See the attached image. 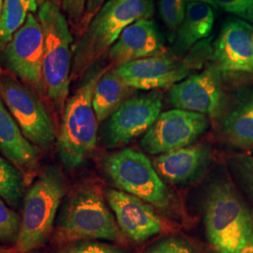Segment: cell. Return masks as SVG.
I'll return each instance as SVG.
<instances>
[{
    "mask_svg": "<svg viewBox=\"0 0 253 253\" xmlns=\"http://www.w3.org/2000/svg\"><path fill=\"white\" fill-rule=\"evenodd\" d=\"M152 0H108L91 19L73 47L72 76L78 77L109 52L123 30L140 19L153 16Z\"/></svg>",
    "mask_w": 253,
    "mask_h": 253,
    "instance_id": "obj_2",
    "label": "cell"
},
{
    "mask_svg": "<svg viewBox=\"0 0 253 253\" xmlns=\"http://www.w3.org/2000/svg\"><path fill=\"white\" fill-rule=\"evenodd\" d=\"M106 199L122 235L131 241L142 243L163 231V219L145 201L118 190H109Z\"/></svg>",
    "mask_w": 253,
    "mask_h": 253,
    "instance_id": "obj_14",
    "label": "cell"
},
{
    "mask_svg": "<svg viewBox=\"0 0 253 253\" xmlns=\"http://www.w3.org/2000/svg\"><path fill=\"white\" fill-rule=\"evenodd\" d=\"M204 220L210 253H240L253 234V212L226 180L211 186Z\"/></svg>",
    "mask_w": 253,
    "mask_h": 253,
    "instance_id": "obj_3",
    "label": "cell"
},
{
    "mask_svg": "<svg viewBox=\"0 0 253 253\" xmlns=\"http://www.w3.org/2000/svg\"><path fill=\"white\" fill-rule=\"evenodd\" d=\"M144 253H197L188 242L179 237H166L151 245Z\"/></svg>",
    "mask_w": 253,
    "mask_h": 253,
    "instance_id": "obj_27",
    "label": "cell"
},
{
    "mask_svg": "<svg viewBox=\"0 0 253 253\" xmlns=\"http://www.w3.org/2000/svg\"></svg>",
    "mask_w": 253,
    "mask_h": 253,
    "instance_id": "obj_35",
    "label": "cell"
},
{
    "mask_svg": "<svg viewBox=\"0 0 253 253\" xmlns=\"http://www.w3.org/2000/svg\"><path fill=\"white\" fill-rule=\"evenodd\" d=\"M87 0H62V9L71 21L77 24L83 21Z\"/></svg>",
    "mask_w": 253,
    "mask_h": 253,
    "instance_id": "obj_30",
    "label": "cell"
},
{
    "mask_svg": "<svg viewBox=\"0 0 253 253\" xmlns=\"http://www.w3.org/2000/svg\"><path fill=\"white\" fill-rule=\"evenodd\" d=\"M122 80L132 89L171 88L187 78L190 67L167 54H156L116 67Z\"/></svg>",
    "mask_w": 253,
    "mask_h": 253,
    "instance_id": "obj_12",
    "label": "cell"
},
{
    "mask_svg": "<svg viewBox=\"0 0 253 253\" xmlns=\"http://www.w3.org/2000/svg\"><path fill=\"white\" fill-rule=\"evenodd\" d=\"M134 89L130 88L118 75L116 68H110L101 75L93 92L92 105L98 122L108 119Z\"/></svg>",
    "mask_w": 253,
    "mask_h": 253,
    "instance_id": "obj_20",
    "label": "cell"
},
{
    "mask_svg": "<svg viewBox=\"0 0 253 253\" xmlns=\"http://www.w3.org/2000/svg\"><path fill=\"white\" fill-rule=\"evenodd\" d=\"M240 253H253V232Z\"/></svg>",
    "mask_w": 253,
    "mask_h": 253,
    "instance_id": "obj_32",
    "label": "cell"
},
{
    "mask_svg": "<svg viewBox=\"0 0 253 253\" xmlns=\"http://www.w3.org/2000/svg\"><path fill=\"white\" fill-rule=\"evenodd\" d=\"M59 253H126L124 250L113 245L94 242L80 241L65 248Z\"/></svg>",
    "mask_w": 253,
    "mask_h": 253,
    "instance_id": "obj_28",
    "label": "cell"
},
{
    "mask_svg": "<svg viewBox=\"0 0 253 253\" xmlns=\"http://www.w3.org/2000/svg\"><path fill=\"white\" fill-rule=\"evenodd\" d=\"M212 161V148L208 144H195L159 155L153 166L159 175L172 184L195 180Z\"/></svg>",
    "mask_w": 253,
    "mask_h": 253,
    "instance_id": "obj_17",
    "label": "cell"
},
{
    "mask_svg": "<svg viewBox=\"0 0 253 253\" xmlns=\"http://www.w3.org/2000/svg\"><path fill=\"white\" fill-rule=\"evenodd\" d=\"M106 70L93 73L66 103L57 151L61 163L69 170L79 167L96 146L99 122L92 98L97 83Z\"/></svg>",
    "mask_w": 253,
    "mask_h": 253,
    "instance_id": "obj_6",
    "label": "cell"
},
{
    "mask_svg": "<svg viewBox=\"0 0 253 253\" xmlns=\"http://www.w3.org/2000/svg\"><path fill=\"white\" fill-rule=\"evenodd\" d=\"M20 228L21 219L18 214L0 199V242L16 244Z\"/></svg>",
    "mask_w": 253,
    "mask_h": 253,
    "instance_id": "obj_24",
    "label": "cell"
},
{
    "mask_svg": "<svg viewBox=\"0 0 253 253\" xmlns=\"http://www.w3.org/2000/svg\"><path fill=\"white\" fill-rule=\"evenodd\" d=\"M66 190L63 172L54 165L46 167L30 187L24 200L21 228L15 244L19 253H30L49 240Z\"/></svg>",
    "mask_w": 253,
    "mask_h": 253,
    "instance_id": "obj_5",
    "label": "cell"
},
{
    "mask_svg": "<svg viewBox=\"0 0 253 253\" xmlns=\"http://www.w3.org/2000/svg\"><path fill=\"white\" fill-rule=\"evenodd\" d=\"M215 7L253 24V0H213Z\"/></svg>",
    "mask_w": 253,
    "mask_h": 253,
    "instance_id": "obj_26",
    "label": "cell"
},
{
    "mask_svg": "<svg viewBox=\"0 0 253 253\" xmlns=\"http://www.w3.org/2000/svg\"><path fill=\"white\" fill-rule=\"evenodd\" d=\"M3 3H4V0H0V16H1V10H2V7H3Z\"/></svg>",
    "mask_w": 253,
    "mask_h": 253,
    "instance_id": "obj_34",
    "label": "cell"
},
{
    "mask_svg": "<svg viewBox=\"0 0 253 253\" xmlns=\"http://www.w3.org/2000/svg\"><path fill=\"white\" fill-rule=\"evenodd\" d=\"M186 2H204V3H208L210 4L212 7H215V4L213 2V0H186Z\"/></svg>",
    "mask_w": 253,
    "mask_h": 253,
    "instance_id": "obj_33",
    "label": "cell"
},
{
    "mask_svg": "<svg viewBox=\"0 0 253 253\" xmlns=\"http://www.w3.org/2000/svg\"><path fill=\"white\" fill-rule=\"evenodd\" d=\"M122 233L112 214L100 187L84 184L70 193L54 232L58 244L80 241H122Z\"/></svg>",
    "mask_w": 253,
    "mask_h": 253,
    "instance_id": "obj_1",
    "label": "cell"
},
{
    "mask_svg": "<svg viewBox=\"0 0 253 253\" xmlns=\"http://www.w3.org/2000/svg\"><path fill=\"white\" fill-rule=\"evenodd\" d=\"M220 74L213 66L175 84L169 91L170 102L175 109L217 117L223 104Z\"/></svg>",
    "mask_w": 253,
    "mask_h": 253,
    "instance_id": "obj_13",
    "label": "cell"
},
{
    "mask_svg": "<svg viewBox=\"0 0 253 253\" xmlns=\"http://www.w3.org/2000/svg\"><path fill=\"white\" fill-rule=\"evenodd\" d=\"M222 132L236 146L253 145V95L241 100L222 122Z\"/></svg>",
    "mask_w": 253,
    "mask_h": 253,
    "instance_id": "obj_21",
    "label": "cell"
},
{
    "mask_svg": "<svg viewBox=\"0 0 253 253\" xmlns=\"http://www.w3.org/2000/svg\"><path fill=\"white\" fill-rule=\"evenodd\" d=\"M164 38L151 19H140L126 27L109 50L110 61L115 67L161 54Z\"/></svg>",
    "mask_w": 253,
    "mask_h": 253,
    "instance_id": "obj_16",
    "label": "cell"
},
{
    "mask_svg": "<svg viewBox=\"0 0 253 253\" xmlns=\"http://www.w3.org/2000/svg\"><path fill=\"white\" fill-rule=\"evenodd\" d=\"M38 19L42 27L44 56L42 78L45 93L57 112H63L70 90L73 67V37L59 6L51 0L42 3Z\"/></svg>",
    "mask_w": 253,
    "mask_h": 253,
    "instance_id": "obj_4",
    "label": "cell"
},
{
    "mask_svg": "<svg viewBox=\"0 0 253 253\" xmlns=\"http://www.w3.org/2000/svg\"><path fill=\"white\" fill-rule=\"evenodd\" d=\"M234 166L239 179L253 196V156L237 155L234 158Z\"/></svg>",
    "mask_w": 253,
    "mask_h": 253,
    "instance_id": "obj_29",
    "label": "cell"
},
{
    "mask_svg": "<svg viewBox=\"0 0 253 253\" xmlns=\"http://www.w3.org/2000/svg\"><path fill=\"white\" fill-rule=\"evenodd\" d=\"M220 73H253V27L232 19L221 28L212 54Z\"/></svg>",
    "mask_w": 253,
    "mask_h": 253,
    "instance_id": "obj_15",
    "label": "cell"
},
{
    "mask_svg": "<svg viewBox=\"0 0 253 253\" xmlns=\"http://www.w3.org/2000/svg\"><path fill=\"white\" fill-rule=\"evenodd\" d=\"M44 40L42 27L33 13L27 16L24 26L2 49L1 62L40 94L44 95L42 78Z\"/></svg>",
    "mask_w": 253,
    "mask_h": 253,
    "instance_id": "obj_9",
    "label": "cell"
},
{
    "mask_svg": "<svg viewBox=\"0 0 253 253\" xmlns=\"http://www.w3.org/2000/svg\"><path fill=\"white\" fill-rule=\"evenodd\" d=\"M0 150L10 163L25 171L38 168L40 152L24 136L4 102L0 99Z\"/></svg>",
    "mask_w": 253,
    "mask_h": 253,
    "instance_id": "obj_18",
    "label": "cell"
},
{
    "mask_svg": "<svg viewBox=\"0 0 253 253\" xmlns=\"http://www.w3.org/2000/svg\"><path fill=\"white\" fill-rule=\"evenodd\" d=\"M103 168L112 183L163 212L173 208V197L145 154L125 148L104 159Z\"/></svg>",
    "mask_w": 253,
    "mask_h": 253,
    "instance_id": "obj_7",
    "label": "cell"
},
{
    "mask_svg": "<svg viewBox=\"0 0 253 253\" xmlns=\"http://www.w3.org/2000/svg\"><path fill=\"white\" fill-rule=\"evenodd\" d=\"M214 21L215 15L210 4L187 3L185 17L176 32V51L184 53L200 41L208 38L213 29Z\"/></svg>",
    "mask_w": 253,
    "mask_h": 253,
    "instance_id": "obj_19",
    "label": "cell"
},
{
    "mask_svg": "<svg viewBox=\"0 0 253 253\" xmlns=\"http://www.w3.org/2000/svg\"><path fill=\"white\" fill-rule=\"evenodd\" d=\"M25 176L15 164L0 157V197L10 207L18 208L24 196Z\"/></svg>",
    "mask_w": 253,
    "mask_h": 253,
    "instance_id": "obj_23",
    "label": "cell"
},
{
    "mask_svg": "<svg viewBox=\"0 0 253 253\" xmlns=\"http://www.w3.org/2000/svg\"><path fill=\"white\" fill-rule=\"evenodd\" d=\"M0 95L31 144L42 149L54 144L56 136L54 122L34 91L9 75H1Z\"/></svg>",
    "mask_w": 253,
    "mask_h": 253,
    "instance_id": "obj_8",
    "label": "cell"
},
{
    "mask_svg": "<svg viewBox=\"0 0 253 253\" xmlns=\"http://www.w3.org/2000/svg\"><path fill=\"white\" fill-rule=\"evenodd\" d=\"M186 6V0H160V15L169 31L177 32L185 17Z\"/></svg>",
    "mask_w": 253,
    "mask_h": 253,
    "instance_id": "obj_25",
    "label": "cell"
},
{
    "mask_svg": "<svg viewBox=\"0 0 253 253\" xmlns=\"http://www.w3.org/2000/svg\"><path fill=\"white\" fill-rule=\"evenodd\" d=\"M38 11L37 0H4L0 16V48L3 49L27 21Z\"/></svg>",
    "mask_w": 253,
    "mask_h": 253,
    "instance_id": "obj_22",
    "label": "cell"
},
{
    "mask_svg": "<svg viewBox=\"0 0 253 253\" xmlns=\"http://www.w3.org/2000/svg\"><path fill=\"white\" fill-rule=\"evenodd\" d=\"M208 117L198 113L172 109L161 113L141 141L150 155H162L195 143L208 130Z\"/></svg>",
    "mask_w": 253,
    "mask_h": 253,
    "instance_id": "obj_10",
    "label": "cell"
},
{
    "mask_svg": "<svg viewBox=\"0 0 253 253\" xmlns=\"http://www.w3.org/2000/svg\"><path fill=\"white\" fill-rule=\"evenodd\" d=\"M163 95L158 90L126 100L108 118L105 141L118 147L145 133L161 115Z\"/></svg>",
    "mask_w": 253,
    "mask_h": 253,
    "instance_id": "obj_11",
    "label": "cell"
},
{
    "mask_svg": "<svg viewBox=\"0 0 253 253\" xmlns=\"http://www.w3.org/2000/svg\"><path fill=\"white\" fill-rule=\"evenodd\" d=\"M104 3H105V0H87L84 16L82 23L84 25H88L91 19L93 18L94 15L100 10Z\"/></svg>",
    "mask_w": 253,
    "mask_h": 253,
    "instance_id": "obj_31",
    "label": "cell"
}]
</instances>
